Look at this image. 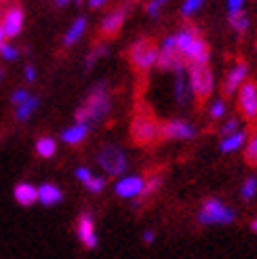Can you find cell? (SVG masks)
Here are the masks:
<instances>
[{"instance_id":"obj_16","label":"cell","mask_w":257,"mask_h":259,"mask_svg":"<svg viewBox=\"0 0 257 259\" xmlns=\"http://www.w3.org/2000/svg\"><path fill=\"white\" fill-rule=\"evenodd\" d=\"M124 19H126V11L124 9H114L112 13H108V15L104 17V21H101V36L104 38H112L116 36L122 25H124Z\"/></svg>"},{"instance_id":"obj_36","label":"cell","mask_w":257,"mask_h":259,"mask_svg":"<svg viewBox=\"0 0 257 259\" xmlns=\"http://www.w3.org/2000/svg\"><path fill=\"white\" fill-rule=\"evenodd\" d=\"M74 175H76V179H78V181H80V184H82V186L87 184V181H89V179H91V177H93V173H91V169H89V166H78V169H76V171H74Z\"/></svg>"},{"instance_id":"obj_42","label":"cell","mask_w":257,"mask_h":259,"mask_svg":"<svg viewBox=\"0 0 257 259\" xmlns=\"http://www.w3.org/2000/svg\"><path fill=\"white\" fill-rule=\"evenodd\" d=\"M74 0H53V5L55 7H68V5H72Z\"/></svg>"},{"instance_id":"obj_39","label":"cell","mask_w":257,"mask_h":259,"mask_svg":"<svg viewBox=\"0 0 257 259\" xmlns=\"http://www.w3.org/2000/svg\"><path fill=\"white\" fill-rule=\"evenodd\" d=\"M141 240H144L146 244H152L154 240H156V232H154V230H144V234H141Z\"/></svg>"},{"instance_id":"obj_6","label":"cell","mask_w":257,"mask_h":259,"mask_svg":"<svg viewBox=\"0 0 257 259\" xmlns=\"http://www.w3.org/2000/svg\"><path fill=\"white\" fill-rule=\"evenodd\" d=\"M128 59L139 72H146L158 63V47L150 38H141L128 51Z\"/></svg>"},{"instance_id":"obj_37","label":"cell","mask_w":257,"mask_h":259,"mask_svg":"<svg viewBox=\"0 0 257 259\" xmlns=\"http://www.w3.org/2000/svg\"><path fill=\"white\" fill-rule=\"evenodd\" d=\"M245 3H247V0H226L228 13H238V11H245Z\"/></svg>"},{"instance_id":"obj_32","label":"cell","mask_w":257,"mask_h":259,"mask_svg":"<svg viewBox=\"0 0 257 259\" xmlns=\"http://www.w3.org/2000/svg\"><path fill=\"white\" fill-rule=\"evenodd\" d=\"M84 188L91 192V194H101V192H104V188H106V179L99 177V175H93V177L84 184Z\"/></svg>"},{"instance_id":"obj_2","label":"cell","mask_w":257,"mask_h":259,"mask_svg":"<svg viewBox=\"0 0 257 259\" xmlns=\"http://www.w3.org/2000/svg\"><path fill=\"white\" fill-rule=\"evenodd\" d=\"M175 42H177V51L179 55L184 57V61L188 66H207L209 63V45L202 40L200 32L190 25L175 34Z\"/></svg>"},{"instance_id":"obj_38","label":"cell","mask_w":257,"mask_h":259,"mask_svg":"<svg viewBox=\"0 0 257 259\" xmlns=\"http://www.w3.org/2000/svg\"><path fill=\"white\" fill-rule=\"evenodd\" d=\"M36 68L32 66V63H28V66L23 68V78H25V82H34L36 80Z\"/></svg>"},{"instance_id":"obj_17","label":"cell","mask_w":257,"mask_h":259,"mask_svg":"<svg viewBox=\"0 0 257 259\" xmlns=\"http://www.w3.org/2000/svg\"><path fill=\"white\" fill-rule=\"evenodd\" d=\"M89 133H91V126L84 124V122H74L72 126L63 128L61 131V141L66 146H80L87 141Z\"/></svg>"},{"instance_id":"obj_22","label":"cell","mask_w":257,"mask_h":259,"mask_svg":"<svg viewBox=\"0 0 257 259\" xmlns=\"http://www.w3.org/2000/svg\"><path fill=\"white\" fill-rule=\"evenodd\" d=\"M40 108V97H36V95H32L25 103H21L19 108H15V118H17V122H25V120H30L32 116L36 114V110Z\"/></svg>"},{"instance_id":"obj_34","label":"cell","mask_w":257,"mask_h":259,"mask_svg":"<svg viewBox=\"0 0 257 259\" xmlns=\"http://www.w3.org/2000/svg\"><path fill=\"white\" fill-rule=\"evenodd\" d=\"M30 97H32V95H30V91H28V89H15V91L11 93V103H13L15 108H19L21 103H25Z\"/></svg>"},{"instance_id":"obj_14","label":"cell","mask_w":257,"mask_h":259,"mask_svg":"<svg viewBox=\"0 0 257 259\" xmlns=\"http://www.w3.org/2000/svg\"><path fill=\"white\" fill-rule=\"evenodd\" d=\"M23 21H25V13L21 7L13 5L5 11L3 19H0V25H3V30L7 34V38H17L23 30Z\"/></svg>"},{"instance_id":"obj_5","label":"cell","mask_w":257,"mask_h":259,"mask_svg":"<svg viewBox=\"0 0 257 259\" xmlns=\"http://www.w3.org/2000/svg\"><path fill=\"white\" fill-rule=\"evenodd\" d=\"M188 78H190V89L196 99L204 101L209 99L213 89H215V76L207 66H188Z\"/></svg>"},{"instance_id":"obj_11","label":"cell","mask_w":257,"mask_h":259,"mask_svg":"<svg viewBox=\"0 0 257 259\" xmlns=\"http://www.w3.org/2000/svg\"><path fill=\"white\" fill-rule=\"evenodd\" d=\"M76 236H78V240L84 249H89V251L97 249L99 238H97V230H95V219L91 213L78 215V219H76Z\"/></svg>"},{"instance_id":"obj_15","label":"cell","mask_w":257,"mask_h":259,"mask_svg":"<svg viewBox=\"0 0 257 259\" xmlns=\"http://www.w3.org/2000/svg\"><path fill=\"white\" fill-rule=\"evenodd\" d=\"M173 97L177 101V106H188V103L194 99V93H192V89H190L188 70L173 72Z\"/></svg>"},{"instance_id":"obj_9","label":"cell","mask_w":257,"mask_h":259,"mask_svg":"<svg viewBox=\"0 0 257 259\" xmlns=\"http://www.w3.org/2000/svg\"><path fill=\"white\" fill-rule=\"evenodd\" d=\"M114 192L118 198L124 200H135V198H144L146 192V177L139 175H122L116 184H114Z\"/></svg>"},{"instance_id":"obj_31","label":"cell","mask_w":257,"mask_h":259,"mask_svg":"<svg viewBox=\"0 0 257 259\" xmlns=\"http://www.w3.org/2000/svg\"><path fill=\"white\" fill-rule=\"evenodd\" d=\"M236 131H240V120H238V118H228V120L222 124V128H220V135H222V139H224V137L234 135Z\"/></svg>"},{"instance_id":"obj_35","label":"cell","mask_w":257,"mask_h":259,"mask_svg":"<svg viewBox=\"0 0 257 259\" xmlns=\"http://www.w3.org/2000/svg\"><path fill=\"white\" fill-rule=\"evenodd\" d=\"M160 184H162V179H160V175H158V173H154V175L146 177V192H144V198L156 192V190L160 188Z\"/></svg>"},{"instance_id":"obj_25","label":"cell","mask_w":257,"mask_h":259,"mask_svg":"<svg viewBox=\"0 0 257 259\" xmlns=\"http://www.w3.org/2000/svg\"><path fill=\"white\" fill-rule=\"evenodd\" d=\"M108 55V45H104V42H97V45H93V49L89 51V55H87V61H84V70H91L95 63L99 61V59H104Z\"/></svg>"},{"instance_id":"obj_21","label":"cell","mask_w":257,"mask_h":259,"mask_svg":"<svg viewBox=\"0 0 257 259\" xmlns=\"http://www.w3.org/2000/svg\"><path fill=\"white\" fill-rule=\"evenodd\" d=\"M87 25H89L87 17H76L72 21V25L68 28V32L63 34V47H74L76 42H78L87 32Z\"/></svg>"},{"instance_id":"obj_24","label":"cell","mask_w":257,"mask_h":259,"mask_svg":"<svg viewBox=\"0 0 257 259\" xmlns=\"http://www.w3.org/2000/svg\"><path fill=\"white\" fill-rule=\"evenodd\" d=\"M228 21H230V28H232L236 34H247L249 32V15L245 11H238V13H228Z\"/></svg>"},{"instance_id":"obj_30","label":"cell","mask_w":257,"mask_h":259,"mask_svg":"<svg viewBox=\"0 0 257 259\" xmlns=\"http://www.w3.org/2000/svg\"><path fill=\"white\" fill-rule=\"evenodd\" d=\"M204 3H207V0H184V5H182V15H184V17L196 15V13L202 9Z\"/></svg>"},{"instance_id":"obj_8","label":"cell","mask_w":257,"mask_h":259,"mask_svg":"<svg viewBox=\"0 0 257 259\" xmlns=\"http://www.w3.org/2000/svg\"><path fill=\"white\" fill-rule=\"evenodd\" d=\"M131 135L139 146H148L160 137V124L148 114H137L131 124Z\"/></svg>"},{"instance_id":"obj_10","label":"cell","mask_w":257,"mask_h":259,"mask_svg":"<svg viewBox=\"0 0 257 259\" xmlns=\"http://www.w3.org/2000/svg\"><path fill=\"white\" fill-rule=\"evenodd\" d=\"M198 135V128L194 124H190L182 118H175V120H166L160 124V137L162 139H177V141H190V139H196Z\"/></svg>"},{"instance_id":"obj_3","label":"cell","mask_w":257,"mask_h":259,"mask_svg":"<svg viewBox=\"0 0 257 259\" xmlns=\"http://www.w3.org/2000/svg\"><path fill=\"white\" fill-rule=\"evenodd\" d=\"M236 213L220 198H207L198 211V222L202 226H230L234 224Z\"/></svg>"},{"instance_id":"obj_27","label":"cell","mask_w":257,"mask_h":259,"mask_svg":"<svg viewBox=\"0 0 257 259\" xmlns=\"http://www.w3.org/2000/svg\"><path fill=\"white\" fill-rule=\"evenodd\" d=\"M255 194H257V179L255 177H247L245 181H242V186H240V196H242V200H253Z\"/></svg>"},{"instance_id":"obj_1","label":"cell","mask_w":257,"mask_h":259,"mask_svg":"<svg viewBox=\"0 0 257 259\" xmlns=\"http://www.w3.org/2000/svg\"><path fill=\"white\" fill-rule=\"evenodd\" d=\"M110 112H112V97L108 93L106 84L101 82V84L93 87V91L87 95L82 106L76 110L74 118H76V122H84L93 128V124L106 120Z\"/></svg>"},{"instance_id":"obj_40","label":"cell","mask_w":257,"mask_h":259,"mask_svg":"<svg viewBox=\"0 0 257 259\" xmlns=\"http://www.w3.org/2000/svg\"><path fill=\"white\" fill-rule=\"evenodd\" d=\"M106 5H108V0H89V7H91V9H101Z\"/></svg>"},{"instance_id":"obj_33","label":"cell","mask_w":257,"mask_h":259,"mask_svg":"<svg viewBox=\"0 0 257 259\" xmlns=\"http://www.w3.org/2000/svg\"><path fill=\"white\" fill-rule=\"evenodd\" d=\"M169 3H171V0H150L148 7H146V13H148L150 17H158L160 13H162V9L169 5Z\"/></svg>"},{"instance_id":"obj_26","label":"cell","mask_w":257,"mask_h":259,"mask_svg":"<svg viewBox=\"0 0 257 259\" xmlns=\"http://www.w3.org/2000/svg\"><path fill=\"white\" fill-rule=\"evenodd\" d=\"M226 114H228V103H226V99H215V101H211L209 116H211L213 120H222Z\"/></svg>"},{"instance_id":"obj_41","label":"cell","mask_w":257,"mask_h":259,"mask_svg":"<svg viewBox=\"0 0 257 259\" xmlns=\"http://www.w3.org/2000/svg\"><path fill=\"white\" fill-rule=\"evenodd\" d=\"M7 42H9V38H7L5 30H3V25H0V49H3V47H5Z\"/></svg>"},{"instance_id":"obj_13","label":"cell","mask_w":257,"mask_h":259,"mask_svg":"<svg viewBox=\"0 0 257 259\" xmlns=\"http://www.w3.org/2000/svg\"><path fill=\"white\" fill-rule=\"evenodd\" d=\"M247 76H249V66L245 61H236L232 68H230V72L226 74L224 78V95H234L238 93V89L247 82Z\"/></svg>"},{"instance_id":"obj_29","label":"cell","mask_w":257,"mask_h":259,"mask_svg":"<svg viewBox=\"0 0 257 259\" xmlns=\"http://www.w3.org/2000/svg\"><path fill=\"white\" fill-rule=\"evenodd\" d=\"M245 160L251 166H257V133L247 141V146H245Z\"/></svg>"},{"instance_id":"obj_19","label":"cell","mask_w":257,"mask_h":259,"mask_svg":"<svg viewBox=\"0 0 257 259\" xmlns=\"http://www.w3.org/2000/svg\"><path fill=\"white\" fill-rule=\"evenodd\" d=\"M63 200V192L55 184H42L38 186V202L42 206H57Z\"/></svg>"},{"instance_id":"obj_20","label":"cell","mask_w":257,"mask_h":259,"mask_svg":"<svg viewBox=\"0 0 257 259\" xmlns=\"http://www.w3.org/2000/svg\"><path fill=\"white\" fill-rule=\"evenodd\" d=\"M247 141H249V135L245 128H240V131H236L234 135H230V137H224L222 139V144H220V150L224 154H234L238 150H242L247 146Z\"/></svg>"},{"instance_id":"obj_28","label":"cell","mask_w":257,"mask_h":259,"mask_svg":"<svg viewBox=\"0 0 257 259\" xmlns=\"http://www.w3.org/2000/svg\"><path fill=\"white\" fill-rule=\"evenodd\" d=\"M19 57H21V49H19V47H15V45L7 42L3 49H0V59H3V61L13 63V61H17Z\"/></svg>"},{"instance_id":"obj_7","label":"cell","mask_w":257,"mask_h":259,"mask_svg":"<svg viewBox=\"0 0 257 259\" xmlns=\"http://www.w3.org/2000/svg\"><path fill=\"white\" fill-rule=\"evenodd\" d=\"M156 66L164 72H179V70H186L188 63L184 61V57L179 55L177 51V42H175V34L166 36L164 40L158 47V63Z\"/></svg>"},{"instance_id":"obj_4","label":"cell","mask_w":257,"mask_h":259,"mask_svg":"<svg viewBox=\"0 0 257 259\" xmlns=\"http://www.w3.org/2000/svg\"><path fill=\"white\" fill-rule=\"evenodd\" d=\"M97 166L104 173H108L110 177H122L128 169V158L126 152L114 144H108L104 148H99L97 152Z\"/></svg>"},{"instance_id":"obj_23","label":"cell","mask_w":257,"mask_h":259,"mask_svg":"<svg viewBox=\"0 0 257 259\" xmlns=\"http://www.w3.org/2000/svg\"><path fill=\"white\" fill-rule=\"evenodd\" d=\"M36 154L40 158H53L57 154V139L51 135H42L36 141Z\"/></svg>"},{"instance_id":"obj_43","label":"cell","mask_w":257,"mask_h":259,"mask_svg":"<svg viewBox=\"0 0 257 259\" xmlns=\"http://www.w3.org/2000/svg\"><path fill=\"white\" fill-rule=\"evenodd\" d=\"M5 78H7V72H5V68H0V84L5 82Z\"/></svg>"},{"instance_id":"obj_18","label":"cell","mask_w":257,"mask_h":259,"mask_svg":"<svg viewBox=\"0 0 257 259\" xmlns=\"http://www.w3.org/2000/svg\"><path fill=\"white\" fill-rule=\"evenodd\" d=\"M13 198L21 206H32L34 202H38V188L28 184V181H21V184H17L15 190H13Z\"/></svg>"},{"instance_id":"obj_12","label":"cell","mask_w":257,"mask_h":259,"mask_svg":"<svg viewBox=\"0 0 257 259\" xmlns=\"http://www.w3.org/2000/svg\"><path fill=\"white\" fill-rule=\"evenodd\" d=\"M236 99H238V110L242 112V116L247 120H255L257 118V84L247 80L238 89Z\"/></svg>"},{"instance_id":"obj_44","label":"cell","mask_w":257,"mask_h":259,"mask_svg":"<svg viewBox=\"0 0 257 259\" xmlns=\"http://www.w3.org/2000/svg\"><path fill=\"white\" fill-rule=\"evenodd\" d=\"M251 230H253V232H255V234H257V217H255V219H253V222H251Z\"/></svg>"}]
</instances>
